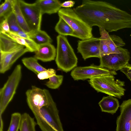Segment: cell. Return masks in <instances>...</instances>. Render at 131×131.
<instances>
[{"label":"cell","mask_w":131,"mask_h":131,"mask_svg":"<svg viewBox=\"0 0 131 131\" xmlns=\"http://www.w3.org/2000/svg\"><path fill=\"white\" fill-rule=\"evenodd\" d=\"M10 32L9 26L7 19L3 20L0 24V32L8 33Z\"/></svg>","instance_id":"31"},{"label":"cell","mask_w":131,"mask_h":131,"mask_svg":"<svg viewBox=\"0 0 131 131\" xmlns=\"http://www.w3.org/2000/svg\"><path fill=\"white\" fill-rule=\"evenodd\" d=\"M120 107V114L117 118L116 131H130L131 99L123 101Z\"/></svg>","instance_id":"12"},{"label":"cell","mask_w":131,"mask_h":131,"mask_svg":"<svg viewBox=\"0 0 131 131\" xmlns=\"http://www.w3.org/2000/svg\"><path fill=\"white\" fill-rule=\"evenodd\" d=\"M78 52L85 60L91 57H101L100 48V38L92 37L78 41Z\"/></svg>","instance_id":"11"},{"label":"cell","mask_w":131,"mask_h":131,"mask_svg":"<svg viewBox=\"0 0 131 131\" xmlns=\"http://www.w3.org/2000/svg\"><path fill=\"white\" fill-rule=\"evenodd\" d=\"M63 79V76L61 75H55L49 79V80L45 84L48 88L52 89L58 88L61 85Z\"/></svg>","instance_id":"27"},{"label":"cell","mask_w":131,"mask_h":131,"mask_svg":"<svg viewBox=\"0 0 131 131\" xmlns=\"http://www.w3.org/2000/svg\"><path fill=\"white\" fill-rule=\"evenodd\" d=\"M13 12L21 29L26 33L31 31L20 9L18 0H14Z\"/></svg>","instance_id":"20"},{"label":"cell","mask_w":131,"mask_h":131,"mask_svg":"<svg viewBox=\"0 0 131 131\" xmlns=\"http://www.w3.org/2000/svg\"><path fill=\"white\" fill-rule=\"evenodd\" d=\"M91 86L97 92H101L121 99L125 94V82L115 80L114 75H105L97 76L88 80Z\"/></svg>","instance_id":"4"},{"label":"cell","mask_w":131,"mask_h":131,"mask_svg":"<svg viewBox=\"0 0 131 131\" xmlns=\"http://www.w3.org/2000/svg\"><path fill=\"white\" fill-rule=\"evenodd\" d=\"M14 34L24 38L27 39L30 38L27 33L26 32L22 30H20Z\"/></svg>","instance_id":"34"},{"label":"cell","mask_w":131,"mask_h":131,"mask_svg":"<svg viewBox=\"0 0 131 131\" xmlns=\"http://www.w3.org/2000/svg\"><path fill=\"white\" fill-rule=\"evenodd\" d=\"M105 34L106 41L111 53H119V48L125 45V42L118 36L114 35H110L106 31Z\"/></svg>","instance_id":"18"},{"label":"cell","mask_w":131,"mask_h":131,"mask_svg":"<svg viewBox=\"0 0 131 131\" xmlns=\"http://www.w3.org/2000/svg\"><path fill=\"white\" fill-rule=\"evenodd\" d=\"M6 19L7 21L10 32L16 33L22 30L18 25L13 12L10 14Z\"/></svg>","instance_id":"28"},{"label":"cell","mask_w":131,"mask_h":131,"mask_svg":"<svg viewBox=\"0 0 131 131\" xmlns=\"http://www.w3.org/2000/svg\"><path fill=\"white\" fill-rule=\"evenodd\" d=\"M21 115L15 112L11 115L9 126L7 131H18L19 128Z\"/></svg>","instance_id":"26"},{"label":"cell","mask_w":131,"mask_h":131,"mask_svg":"<svg viewBox=\"0 0 131 131\" xmlns=\"http://www.w3.org/2000/svg\"><path fill=\"white\" fill-rule=\"evenodd\" d=\"M99 28L101 35V37H100V48L101 56L102 57L111 53L106 39L105 34L106 30L101 27Z\"/></svg>","instance_id":"25"},{"label":"cell","mask_w":131,"mask_h":131,"mask_svg":"<svg viewBox=\"0 0 131 131\" xmlns=\"http://www.w3.org/2000/svg\"><path fill=\"white\" fill-rule=\"evenodd\" d=\"M26 95L28 105L34 114L42 107L53 101L48 90L35 86H32L31 89L27 90Z\"/></svg>","instance_id":"7"},{"label":"cell","mask_w":131,"mask_h":131,"mask_svg":"<svg viewBox=\"0 0 131 131\" xmlns=\"http://www.w3.org/2000/svg\"><path fill=\"white\" fill-rule=\"evenodd\" d=\"M119 49V53H111L100 58V66L115 71L125 67L130 60V53L127 49L120 47Z\"/></svg>","instance_id":"9"},{"label":"cell","mask_w":131,"mask_h":131,"mask_svg":"<svg viewBox=\"0 0 131 131\" xmlns=\"http://www.w3.org/2000/svg\"><path fill=\"white\" fill-rule=\"evenodd\" d=\"M98 104L102 112L112 115L116 112L119 106L118 99L110 95L103 97Z\"/></svg>","instance_id":"17"},{"label":"cell","mask_w":131,"mask_h":131,"mask_svg":"<svg viewBox=\"0 0 131 131\" xmlns=\"http://www.w3.org/2000/svg\"><path fill=\"white\" fill-rule=\"evenodd\" d=\"M37 123L34 118L25 113L21 115L19 129L20 131H36Z\"/></svg>","instance_id":"23"},{"label":"cell","mask_w":131,"mask_h":131,"mask_svg":"<svg viewBox=\"0 0 131 131\" xmlns=\"http://www.w3.org/2000/svg\"><path fill=\"white\" fill-rule=\"evenodd\" d=\"M56 74L55 70L52 68H49L40 72L37 75L39 79L43 80L49 79Z\"/></svg>","instance_id":"29"},{"label":"cell","mask_w":131,"mask_h":131,"mask_svg":"<svg viewBox=\"0 0 131 131\" xmlns=\"http://www.w3.org/2000/svg\"><path fill=\"white\" fill-rule=\"evenodd\" d=\"M35 3L40 9L42 15L51 14L58 12L61 9L60 2L58 0H38Z\"/></svg>","instance_id":"16"},{"label":"cell","mask_w":131,"mask_h":131,"mask_svg":"<svg viewBox=\"0 0 131 131\" xmlns=\"http://www.w3.org/2000/svg\"><path fill=\"white\" fill-rule=\"evenodd\" d=\"M34 57L43 62L54 60L56 54V49L50 43L39 45L38 50L35 52Z\"/></svg>","instance_id":"14"},{"label":"cell","mask_w":131,"mask_h":131,"mask_svg":"<svg viewBox=\"0 0 131 131\" xmlns=\"http://www.w3.org/2000/svg\"><path fill=\"white\" fill-rule=\"evenodd\" d=\"M18 1L20 9L31 31L40 29L42 15L36 3H28L23 0Z\"/></svg>","instance_id":"8"},{"label":"cell","mask_w":131,"mask_h":131,"mask_svg":"<svg viewBox=\"0 0 131 131\" xmlns=\"http://www.w3.org/2000/svg\"><path fill=\"white\" fill-rule=\"evenodd\" d=\"M27 34L30 38L38 45L51 43L52 41V39L48 34L41 29L35 31H30Z\"/></svg>","instance_id":"19"},{"label":"cell","mask_w":131,"mask_h":131,"mask_svg":"<svg viewBox=\"0 0 131 131\" xmlns=\"http://www.w3.org/2000/svg\"><path fill=\"white\" fill-rule=\"evenodd\" d=\"M24 47L7 33L0 32V52H12Z\"/></svg>","instance_id":"15"},{"label":"cell","mask_w":131,"mask_h":131,"mask_svg":"<svg viewBox=\"0 0 131 131\" xmlns=\"http://www.w3.org/2000/svg\"><path fill=\"white\" fill-rule=\"evenodd\" d=\"M73 9L91 27L97 26L108 32L128 28L131 20L130 14L105 1L83 0Z\"/></svg>","instance_id":"1"},{"label":"cell","mask_w":131,"mask_h":131,"mask_svg":"<svg viewBox=\"0 0 131 131\" xmlns=\"http://www.w3.org/2000/svg\"><path fill=\"white\" fill-rule=\"evenodd\" d=\"M130 131H131V129H130Z\"/></svg>","instance_id":"35"},{"label":"cell","mask_w":131,"mask_h":131,"mask_svg":"<svg viewBox=\"0 0 131 131\" xmlns=\"http://www.w3.org/2000/svg\"><path fill=\"white\" fill-rule=\"evenodd\" d=\"M55 29L59 35L70 36L78 38V36L68 24L63 19L59 17Z\"/></svg>","instance_id":"22"},{"label":"cell","mask_w":131,"mask_h":131,"mask_svg":"<svg viewBox=\"0 0 131 131\" xmlns=\"http://www.w3.org/2000/svg\"><path fill=\"white\" fill-rule=\"evenodd\" d=\"M38 60L34 57L23 58L21 61L26 67L37 75L40 72L47 70L38 63Z\"/></svg>","instance_id":"21"},{"label":"cell","mask_w":131,"mask_h":131,"mask_svg":"<svg viewBox=\"0 0 131 131\" xmlns=\"http://www.w3.org/2000/svg\"><path fill=\"white\" fill-rule=\"evenodd\" d=\"M75 2L73 1H65L61 4V7L66 8H70L73 7Z\"/></svg>","instance_id":"33"},{"label":"cell","mask_w":131,"mask_h":131,"mask_svg":"<svg viewBox=\"0 0 131 131\" xmlns=\"http://www.w3.org/2000/svg\"><path fill=\"white\" fill-rule=\"evenodd\" d=\"M131 81V65L128 63L123 68L120 70Z\"/></svg>","instance_id":"32"},{"label":"cell","mask_w":131,"mask_h":131,"mask_svg":"<svg viewBox=\"0 0 131 131\" xmlns=\"http://www.w3.org/2000/svg\"><path fill=\"white\" fill-rule=\"evenodd\" d=\"M14 0H5L0 5V17L1 18L6 19L13 12Z\"/></svg>","instance_id":"24"},{"label":"cell","mask_w":131,"mask_h":131,"mask_svg":"<svg viewBox=\"0 0 131 131\" xmlns=\"http://www.w3.org/2000/svg\"><path fill=\"white\" fill-rule=\"evenodd\" d=\"M28 52L29 50L24 47L12 52H0V73H4L8 70L19 58Z\"/></svg>","instance_id":"13"},{"label":"cell","mask_w":131,"mask_h":131,"mask_svg":"<svg viewBox=\"0 0 131 131\" xmlns=\"http://www.w3.org/2000/svg\"><path fill=\"white\" fill-rule=\"evenodd\" d=\"M21 69L20 64L17 65L0 89V115L2 116L16 93L21 78Z\"/></svg>","instance_id":"6"},{"label":"cell","mask_w":131,"mask_h":131,"mask_svg":"<svg viewBox=\"0 0 131 131\" xmlns=\"http://www.w3.org/2000/svg\"><path fill=\"white\" fill-rule=\"evenodd\" d=\"M57 41L56 62L59 69L67 73L77 67L78 58L65 36L58 35Z\"/></svg>","instance_id":"3"},{"label":"cell","mask_w":131,"mask_h":131,"mask_svg":"<svg viewBox=\"0 0 131 131\" xmlns=\"http://www.w3.org/2000/svg\"><path fill=\"white\" fill-rule=\"evenodd\" d=\"M59 17L64 19L78 36L84 40L93 37L92 28L82 19L73 9L70 8H61L58 12Z\"/></svg>","instance_id":"5"},{"label":"cell","mask_w":131,"mask_h":131,"mask_svg":"<svg viewBox=\"0 0 131 131\" xmlns=\"http://www.w3.org/2000/svg\"><path fill=\"white\" fill-rule=\"evenodd\" d=\"M34 114L42 131H64L59 111L54 101L42 107Z\"/></svg>","instance_id":"2"},{"label":"cell","mask_w":131,"mask_h":131,"mask_svg":"<svg viewBox=\"0 0 131 131\" xmlns=\"http://www.w3.org/2000/svg\"><path fill=\"white\" fill-rule=\"evenodd\" d=\"M6 33L14 39L18 43L26 47L29 50L30 52L29 47L24 38L10 32Z\"/></svg>","instance_id":"30"},{"label":"cell","mask_w":131,"mask_h":131,"mask_svg":"<svg viewBox=\"0 0 131 131\" xmlns=\"http://www.w3.org/2000/svg\"><path fill=\"white\" fill-rule=\"evenodd\" d=\"M117 74L115 71L93 64L89 66L75 67L71 71V75L74 80L78 81L90 79L103 75H114Z\"/></svg>","instance_id":"10"},{"label":"cell","mask_w":131,"mask_h":131,"mask_svg":"<svg viewBox=\"0 0 131 131\" xmlns=\"http://www.w3.org/2000/svg\"></svg>","instance_id":"36"}]
</instances>
